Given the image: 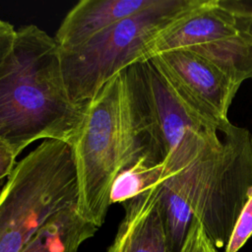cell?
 Segmentation results:
<instances>
[{"mask_svg": "<svg viewBox=\"0 0 252 252\" xmlns=\"http://www.w3.org/2000/svg\"><path fill=\"white\" fill-rule=\"evenodd\" d=\"M84 111L68 94L55 38L34 25L17 30L0 73V141L17 156L37 140L70 144Z\"/></svg>", "mask_w": 252, "mask_h": 252, "instance_id": "1", "label": "cell"}, {"mask_svg": "<svg viewBox=\"0 0 252 252\" xmlns=\"http://www.w3.org/2000/svg\"><path fill=\"white\" fill-rule=\"evenodd\" d=\"M69 145L78 178V210L98 228L111 205V186L119 172L142 158L158 163L152 154L127 69L86 102Z\"/></svg>", "mask_w": 252, "mask_h": 252, "instance_id": "2", "label": "cell"}, {"mask_svg": "<svg viewBox=\"0 0 252 252\" xmlns=\"http://www.w3.org/2000/svg\"><path fill=\"white\" fill-rule=\"evenodd\" d=\"M78 200L71 146L44 140L15 165L0 192V252H22L52 216Z\"/></svg>", "mask_w": 252, "mask_h": 252, "instance_id": "3", "label": "cell"}, {"mask_svg": "<svg viewBox=\"0 0 252 252\" xmlns=\"http://www.w3.org/2000/svg\"><path fill=\"white\" fill-rule=\"evenodd\" d=\"M169 177L183 187L215 246L225 247L252 188V135L231 123L219 146Z\"/></svg>", "mask_w": 252, "mask_h": 252, "instance_id": "4", "label": "cell"}, {"mask_svg": "<svg viewBox=\"0 0 252 252\" xmlns=\"http://www.w3.org/2000/svg\"><path fill=\"white\" fill-rule=\"evenodd\" d=\"M127 70L152 154L163 165L164 179L221 143L224 129L189 108L150 60Z\"/></svg>", "mask_w": 252, "mask_h": 252, "instance_id": "5", "label": "cell"}, {"mask_svg": "<svg viewBox=\"0 0 252 252\" xmlns=\"http://www.w3.org/2000/svg\"><path fill=\"white\" fill-rule=\"evenodd\" d=\"M188 50L242 84L252 79V16L235 1L191 0L146 47L145 58Z\"/></svg>", "mask_w": 252, "mask_h": 252, "instance_id": "6", "label": "cell"}, {"mask_svg": "<svg viewBox=\"0 0 252 252\" xmlns=\"http://www.w3.org/2000/svg\"><path fill=\"white\" fill-rule=\"evenodd\" d=\"M190 0H156L149 8L109 27L84 44L60 49L65 86L71 100L84 105L112 77L145 61L149 42Z\"/></svg>", "mask_w": 252, "mask_h": 252, "instance_id": "7", "label": "cell"}, {"mask_svg": "<svg viewBox=\"0 0 252 252\" xmlns=\"http://www.w3.org/2000/svg\"><path fill=\"white\" fill-rule=\"evenodd\" d=\"M149 60L196 114L222 130L231 123L228 109L240 84L188 50L165 51Z\"/></svg>", "mask_w": 252, "mask_h": 252, "instance_id": "8", "label": "cell"}, {"mask_svg": "<svg viewBox=\"0 0 252 252\" xmlns=\"http://www.w3.org/2000/svg\"><path fill=\"white\" fill-rule=\"evenodd\" d=\"M159 187L122 203L125 216L107 252H170L159 210Z\"/></svg>", "mask_w": 252, "mask_h": 252, "instance_id": "9", "label": "cell"}, {"mask_svg": "<svg viewBox=\"0 0 252 252\" xmlns=\"http://www.w3.org/2000/svg\"><path fill=\"white\" fill-rule=\"evenodd\" d=\"M155 2L156 0H82L65 16L54 38L62 50L75 48Z\"/></svg>", "mask_w": 252, "mask_h": 252, "instance_id": "10", "label": "cell"}, {"mask_svg": "<svg viewBox=\"0 0 252 252\" xmlns=\"http://www.w3.org/2000/svg\"><path fill=\"white\" fill-rule=\"evenodd\" d=\"M96 230L79 212L78 206H72L52 216L22 252H78Z\"/></svg>", "mask_w": 252, "mask_h": 252, "instance_id": "11", "label": "cell"}, {"mask_svg": "<svg viewBox=\"0 0 252 252\" xmlns=\"http://www.w3.org/2000/svg\"><path fill=\"white\" fill-rule=\"evenodd\" d=\"M159 210L170 252H180L193 214L183 187L172 177L164 179L159 187Z\"/></svg>", "mask_w": 252, "mask_h": 252, "instance_id": "12", "label": "cell"}, {"mask_svg": "<svg viewBox=\"0 0 252 252\" xmlns=\"http://www.w3.org/2000/svg\"><path fill=\"white\" fill-rule=\"evenodd\" d=\"M164 180V169L160 163L142 158L123 169L115 177L110 191V203H124L146 192Z\"/></svg>", "mask_w": 252, "mask_h": 252, "instance_id": "13", "label": "cell"}, {"mask_svg": "<svg viewBox=\"0 0 252 252\" xmlns=\"http://www.w3.org/2000/svg\"><path fill=\"white\" fill-rule=\"evenodd\" d=\"M252 236V188L232 229L224 252H237Z\"/></svg>", "mask_w": 252, "mask_h": 252, "instance_id": "14", "label": "cell"}, {"mask_svg": "<svg viewBox=\"0 0 252 252\" xmlns=\"http://www.w3.org/2000/svg\"><path fill=\"white\" fill-rule=\"evenodd\" d=\"M180 252H218L200 221L193 217Z\"/></svg>", "mask_w": 252, "mask_h": 252, "instance_id": "15", "label": "cell"}, {"mask_svg": "<svg viewBox=\"0 0 252 252\" xmlns=\"http://www.w3.org/2000/svg\"><path fill=\"white\" fill-rule=\"evenodd\" d=\"M16 32L10 23L0 20V73L12 50Z\"/></svg>", "mask_w": 252, "mask_h": 252, "instance_id": "16", "label": "cell"}, {"mask_svg": "<svg viewBox=\"0 0 252 252\" xmlns=\"http://www.w3.org/2000/svg\"><path fill=\"white\" fill-rule=\"evenodd\" d=\"M17 157L10 146L0 141V180L10 175L16 165Z\"/></svg>", "mask_w": 252, "mask_h": 252, "instance_id": "17", "label": "cell"}, {"mask_svg": "<svg viewBox=\"0 0 252 252\" xmlns=\"http://www.w3.org/2000/svg\"><path fill=\"white\" fill-rule=\"evenodd\" d=\"M237 5L244 9L246 12H248L252 16V2H243V1H236Z\"/></svg>", "mask_w": 252, "mask_h": 252, "instance_id": "18", "label": "cell"}]
</instances>
